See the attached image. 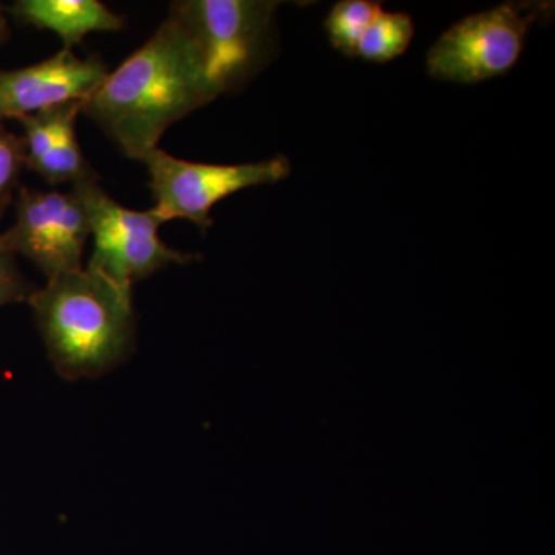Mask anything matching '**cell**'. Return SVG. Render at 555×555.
<instances>
[{
    "label": "cell",
    "mask_w": 555,
    "mask_h": 555,
    "mask_svg": "<svg viewBox=\"0 0 555 555\" xmlns=\"http://www.w3.org/2000/svg\"><path fill=\"white\" fill-rule=\"evenodd\" d=\"M218 96L198 49L169 14L141 49L108 72L83 101L82 115L127 158L144 160L169 127Z\"/></svg>",
    "instance_id": "obj_1"
},
{
    "label": "cell",
    "mask_w": 555,
    "mask_h": 555,
    "mask_svg": "<svg viewBox=\"0 0 555 555\" xmlns=\"http://www.w3.org/2000/svg\"><path fill=\"white\" fill-rule=\"evenodd\" d=\"M28 305L62 378L101 377L122 364L137 345L131 287L89 268L47 281Z\"/></svg>",
    "instance_id": "obj_2"
},
{
    "label": "cell",
    "mask_w": 555,
    "mask_h": 555,
    "mask_svg": "<svg viewBox=\"0 0 555 555\" xmlns=\"http://www.w3.org/2000/svg\"><path fill=\"white\" fill-rule=\"evenodd\" d=\"M90 238L86 204L75 189H20L16 219L0 241L14 257L22 255L47 280L82 268L83 250Z\"/></svg>",
    "instance_id": "obj_7"
},
{
    "label": "cell",
    "mask_w": 555,
    "mask_h": 555,
    "mask_svg": "<svg viewBox=\"0 0 555 555\" xmlns=\"http://www.w3.org/2000/svg\"><path fill=\"white\" fill-rule=\"evenodd\" d=\"M82 104L83 101L67 102L17 119L24 129L25 167L51 185L73 188L98 179L76 138V120L82 113Z\"/></svg>",
    "instance_id": "obj_9"
},
{
    "label": "cell",
    "mask_w": 555,
    "mask_h": 555,
    "mask_svg": "<svg viewBox=\"0 0 555 555\" xmlns=\"http://www.w3.org/2000/svg\"><path fill=\"white\" fill-rule=\"evenodd\" d=\"M7 13L14 20L60 36L72 50L90 33L122 30L126 21L100 0H17Z\"/></svg>",
    "instance_id": "obj_10"
},
{
    "label": "cell",
    "mask_w": 555,
    "mask_h": 555,
    "mask_svg": "<svg viewBox=\"0 0 555 555\" xmlns=\"http://www.w3.org/2000/svg\"><path fill=\"white\" fill-rule=\"evenodd\" d=\"M273 0H181L170 16L181 24L219 94L246 86L275 56Z\"/></svg>",
    "instance_id": "obj_3"
},
{
    "label": "cell",
    "mask_w": 555,
    "mask_h": 555,
    "mask_svg": "<svg viewBox=\"0 0 555 555\" xmlns=\"http://www.w3.org/2000/svg\"><path fill=\"white\" fill-rule=\"evenodd\" d=\"M25 167L24 142L0 120V218L13 203Z\"/></svg>",
    "instance_id": "obj_13"
},
{
    "label": "cell",
    "mask_w": 555,
    "mask_h": 555,
    "mask_svg": "<svg viewBox=\"0 0 555 555\" xmlns=\"http://www.w3.org/2000/svg\"><path fill=\"white\" fill-rule=\"evenodd\" d=\"M107 75L100 56L80 60L64 49L39 64L0 72V120L89 100Z\"/></svg>",
    "instance_id": "obj_8"
},
{
    "label": "cell",
    "mask_w": 555,
    "mask_h": 555,
    "mask_svg": "<svg viewBox=\"0 0 555 555\" xmlns=\"http://www.w3.org/2000/svg\"><path fill=\"white\" fill-rule=\"evenodd\" d=\"M382 2L341 0L332 7L324 21L332 47L347 57H357L358 43L383 11Z\"/></svg>",
    "instance_id": "obj_12"
},
{
    "label": "cell",
    "mask_w": 555,
    "mask_h": 555,
    "mask_svg": "<svg viewBox=\"0 0 555 555\" xmlns=\"http://www.w3.org/2000/svg\"><path fill=\"white\" fill-rule=\"evenodd\" d=\"M35 291L17 268L16 257L0 241V308L28 302Z\"/></svg>",
    "instance_id": "obj_14"
},
{
    "label": "cell",
    "mask_w": 555,
    "mask_h": 555,
    "mask_svg": "<svg viewBox=\"0 0 555 555\" xmlns=\"http://www.w3.org/2000/svg\"><path fill=\"white\" fill-rule=\"evenodd\" d=\"M86 204L94 247L87 268L120 286L133 287L170 264L188 266L201 255L175 250L160 241V222L150 210L120 206L100 188L98 179L73 185Z\"/></svg>",
    "instance_id": "obj_6"
},
{
    "label": "cell",
    "mask_w": 555,
    "mask_h": 555,
    "mask_svg": "<svg viewBox=\"0 0 555 555\" xmlns=\"http://www.w3.org/2000/svg\"><path fill=\"white\" fill-rule=\"evenodd\" d=\"M415 35V25L408 13L382 11L364 31L357 49V57L385 64L406 53Z\"/></svg>",
    "instance_id": "obj_11"
},
{
    "label": "cell",
    "mask_w": 555,
    "mask_h": 555,
    "mask_svg": "<svg viewBox=\"0 0 555 555\" xmlns=\"http://www.w3.org/2000/svg\"><path fill=\"white\" fill-rule=\"evenodd\" d=\"M147 166L155 206L150 208L160 224L188 219L203 232L214 225L210 210L219 201L257 185L275 184L291 175V160L278 155L259 163H192L175 158L159 147L142 160Z\"/></svg>",
    "instance_id": "obj_5"
},
{
    "label": "cell",
    "mask_w": 555,
    "mask_h": 555,
    "mask_svg": "<svg viewBox=\"0 0 555 555\" xmlns=\"http://www.w3.org/2000/svg\"><path fill=\"white\" fill-rule=\"evenodd\" d=\"M10 36L9 21H7L5 7L0 5V47L7 42Z\"/></svg>",
    "instance_id": "obj_15"
},
{
    "label": "cell",
    "mask_w": 555,
    "mask_h": 555,
    "mask_svg": "<svg viewBox=\"0 0 555 555\" xmlns=\"http://www.w3.org/2000/svg\"><path fill=\"white\" fill-rule=\"evenodd\" d=\"M553 3L507 2L456 22L427 53L433 78L477 83L509 72L520 60L535 21L550 17Z\"/></svg>",
    "instance_id": "obj_4"
}]
</instances>
